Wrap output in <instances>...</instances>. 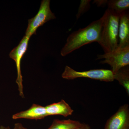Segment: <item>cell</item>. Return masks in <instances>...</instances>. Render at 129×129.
<instances>
[{"instance_id": "cell-13", "label": "cell", "mask_w": 129, "mask_h": 129, "mask_svg": "<svg viewBox=\"0 0 129 129\" xmlns=\"http://www.w3.org/2000/svg\"><path fill=\"white\" fill-rule=\"evenodd\" d=\"M107 5L109 9L120 14L128 11L129 8V0H110L108 1Z\"/></svg>"}, {"instance_id": "cell-14", "label": "cell", "mask_w": 129, "mask_h": 129, "mask_svg": "<svg viewBox=\"0 0 129 129\" xmlns=\"http://www.w3.org/2000/svg\"><path fill=\"white\" fill-rule=\"evenodd\" d=\"M90 0H81L79 6L78 13L76 14V19L78 20L86 12L88 11L90 7Z\"/></svg>"}, {"instance_id": "cell-7", "label": "cell", "mask_w": 129, "mask_h": 129, "mask_svg": "<svg viewBox=\"0 0 129 129\" xmlns=\"http://www.w3.org/2000/svg\"><path fill=\"white\" fill-rule=\"evenodd\" d=\"M104 129H129L128 105L124 104L106 122Z\"/></svg>"}, {"instance_id": "cell-4", "label": "cell", "mask_w": 129, "mask_h": 129, "mask_svg": "<svg viewBox=\"0 0 129 129\" xmlns=\"http://www.w3.org/2000/svg\"><path fill=\"white\" fill-rule=\"evenodd\" d=\"M97 60L105 59L101 63H107L112 67V71L114 74L123 67L129 64V45L124 48H117L114 50L97 55Z\"/></svg>"}, {"instance_id": "cell-18", "label": "cell", "mask_w": 129, "mask_h": 129, "mask_svg": "<svg viewBox=\"0 0 129 129\" xmlns=\"http://www.w3.org/2000/svg\"><path fill=\"white\" fill-rule=\"evenodd\" d=\"M0 129H11L10 127L9 126L8 127H5V126L1 125L0 126Z\"/></svg>"}, {"instance_id": "cell-17", "label": "cell", "mask_w": 129, "mask_h": 129, "mask_svg": "<svg viewBox=\"0 0 129 129\" xmlns=\"http://www.w3.org/2000/svg\"><path fill=\"white\" fill-rule=\"evenodd\" d=\"M76 129H90L89 125L85 123H82L80 127Z\"/></svg>"}, {"instance_id": "cell-16", "label": "cell", "mask_w": 129, "mask_h": 129, "mask_svg": "<svg viewBox=\"0 0 129 129\" xmlns=\"http://www.w3.org/2000/svg\"><path fill=\"white\" fill-rule=\"evenodd\" d=\"M13 129H29L24 127L22 124L20 123H17L14 124Z\"/></svg>"}, {"instance_id": "cell-9", "label": "cell", "mask_w": 129, "mask_h": 129, "mask_svg": "<svg viewBox=\"0 0 129 129\" xmlns=\"http://www.w3.org/2000/svg\"><path fill=\"white\" fill-rule=\"evenodd\" d=\"M129 45V13L127 11L120 14L118 48Z\"/></svg>"}, {"instance_id": "cell-12", "label": "cell", "mask_w": 129, "mask_h": 129, "mask_svg": "<svg viewBox=\"0 0 129 129\" xmlns=\"http://www.w3.org/2000/svg\"><path fill=\"white\" fill-rule=\"evenodd\" d=\"M129 66V65H128ZM128 66L123 67L114 74V80H118L119 84L129 94V70Z\"/></svg>"}, {"instance_id": "cell-1", "label": "cell", "mask_w": 129, "mask_h": 129, "mask_svg": "<svg viewBox=\"0 0 129 129\" xmlns=\"http://www.w3.org/2000/svg\"><path fill=\"white\" fill-rule=\"evenodd\" d=\"M102 17L92 22L88 26L80 28L70 35L62 49L61 55L65 56L83 46L99 41Z\"/></svg>"}, {"instance_id": "cell-3", "label": "cell", "mask_w": 129, "mask_h": 129, "mask_svg": "<svg viewBox=\"0 0 129 129\" xmlns=\"http://www.w3.org/2000/svg\"><path fill=\"white\" fill-rule=\"evenodd\" d=\"M63 78L73 80L78 78H85L106 81L112 82L114 80L112 70L100 69L91 70L88 71L78 72L68 66H66L62 74Z\"/></svg>"}, {"instance_id": "cell-2", "label": "cell", "mask_w": 129, "mask_h": 129, "mask_svg": "<svg viewBox=\"0 0 129 129\" xmlns=\"http://www.w3.org/2000/svg\"><path fill=\"white\" fill-rule=\"evenodd\" d=\"M119 17L120 14L108 8L102 17V23L98 43L102 47L104 53L118 48Z\"/></svg>"}, {"instance_id": "cell-8", "label": "cell", "mask_w": 129, "mask_h": 129, "mask_svg": "<svg viewBox=\"0 0 129 129\" xmlns=\"http://www.w3.org/2000/svg\"><path fill=\"white\" fill-rule=\"evenodd\" d=\"M47 116L45 107L34 104L27 110L13 114L12 118L13 119H25L39 120L43 119Z\"/></svg>"}, {"instance_id": "cell-10", "label": "cell", "mask_w": 129, "mask_h": 129, "mask_svg": "<svg viewBox=\"0 0 129 129\" xmlns=\"http://www.w3.org/2000/svg\"><path fill=\"white\" fill-rule=\"evenodd\" d=\"M47 116L61 115L65 117L72 115L74 110L64 100L57 103H52L46 106Z\"/></svg>"}, {"instance_id": "cell-6", "label": "cell", "mask_w": 129, "mask_h": 129, "mask_svg": "<svg viewBox=\"0 0 129 129\" xmlns=\"http://www.w3.org/2000/svg\"><path fill=\"white\" fill-rule=\"evenodd\" d=\"M30 37L25 35L22 38L17 46L13 48L9 53L10 57L16 63L17 70V78L16 83L18 86L19 95L24 98L23 79L21 71V62L22 57L27 50L28 44Z\"/></svg>"}, {"instance_id": "cell-5", "label": "cell", "mask_w": 129, "mask_h": 129, "mask_svg": "<svg viewBox=\"0 0 129 129\" xmlns=\"http://www.w3.org/2000/svg\"><path fill=\"white\" fill-rule=\"evenodd\" d=\"M50 0L42 1L39 10L36 15L28 20L27 28L25 35L31 37L36 34L37 29L47 22L56 19L55 14L52 12L50 8Z\"/></svg>"}, {"instance_id": "cell-15", "label": "cell", "mask_w": 129, "mask_h": 129, "mask_svg": "<svg viewBox=\"0 0 129 129\" xmlns=\"http://www.w3.org/2000/svg\"><path fill=\"white\" fill-rule=\"evenodd\" d=\"M108 1L107 0H95L93 3L99 7H104L107 4Z\"/></svg>"}, {"instance_id": "cell-11", "label": "cell", "mask_w": 129, "mask_h": 129, "mask_svg": "<svg viewBox=\"0 0 129 129\" xmlns=\"http://www.w3.org/2000/svg\"><path fill=\"white\" fill-rule=\"evenodd\" d=\"M82 123L77 120L55 119L47 129H76L80 127Z\"/></svg>"}]
</instances>
